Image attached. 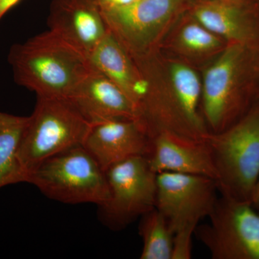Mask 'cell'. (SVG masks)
Returning <instances> with one entry per match:
<instances>
[{
	"instance_id": "obj_1",
	"label": "cell",
	"mask_w": 259,
	"mask_h": 259,
	"mask_svg": "<svg viewBox=\"0 0 259 259\" xmlns=\"http://www.w3.org/2000/svg\"><path fill=\"white\" fill-rule=\"evenodd\" d=\"M8 61L15 83L37 97L69 98L91 67L87 54L50 30L14 44Z\"/></svg>"
},
{
	"instance_id": "obj_2",
	"label": "cell",
	"mask_w": 259,
	"mask_h": 259,
	"mask_svg": "<svg viewBox=\"0 0 259 259\" xmlns=\"http://www.w3.org/2000/svg\"><path fill=\"white\" fill-rule=\"evenodd\" d=\"M221 196L251 203L259 181V104L221 132L205 139Z\"/></svg>"
},
{
	"instance_id": "obj_3",
	"label": "cell",
	"mask_w": 259,
	"mask_h": 259,
	"mask_svg": "<svg viewBox=\"0 0 259 259\" xmlns=\"http://www.w3.org/2000/svg\"><path fill=\"white\" fill-rule=\"evenodd\" d=\"M91 126L69 99L37 97L18 151L26 182L46 160L83 146Z\"/></svg>"
},
{
	"instance_id": "obj_4",
	"label": "cell",
	"mask_w": 259,
	"mask_h": 259,
	"mask_svg": "<svg viewBox=\"0 0 259 259\" xmlns=\"http://www.w3.org/2000/svg\"><path fill=\"white\" fill-rule=\"evenodd\" d=\"M27 182L63 203L101 207L110 197L105 171L83 146L46 160L29 174Z\"/></svg>"
},
{
	"instance_id": "obj_5",
	"label": "cell",
	"mask_w": 259,
	"mask_h": 259,
	"mask_svg": "<svg viewBox=\"0 0 259 259\" xmlns=\"http://www.w3.org/2000/svg\"><path fill=\"white\" fill-rule=\"evenodd\" d=\"M251 49L229 42L204 71L201 103L209 133L228 128L254 106L250 105V91L243 83Z\"/></svg>"
},
{
	"instance_id": "obj_6",
	"label": "cell",
	"mask_w": 259,
	"mask_h": 259,
	"mask_svg": "<svg viewBox=\"0 0 259 259\" xmlns=\"http://www.w3.org/2000/svg\"><path fill=\"white\" fill-rule=\"evenodd\" d=\"M209 222L194 234L213 259H259V212L250 202L221 196Z\"/></svg>"
},
{
	"instance_id": "obj_7",
	"label": "cell",
	"mask_w": 259,
	"mask_h": 259,
	"mask_svg": "<svg viewBox=\"0 0 259 259\" xmlns=\"http://www.w3.org/2000/svg\"><path fill=\"white\" fill-rule=\"evenodd\" d=\"M105 175L110 197L100 208L104 222L110 228H125L156 207L157 174L146 156L116 163Z\"/></svg>"
},
{
	"instance_id": "obj_8",
	"label": "cell",
	"mask_w": 259,
	"mask_h": 259,
	"mask_svg": "<svg viewBox=\"0 0 259 259\" xmlns=\"http://www.w3.org/2000/svg\"><path fill=\"white\" fill-rule=\"evenodd\" d=\"M185 0H139L102 10L107 28L134 59L147 57Z\"/></svg>"
},
{
	"instance_id": "obj_9",
	"label": "cell",
	"mask_w": 259,
	"mask_h": 259,
	"mask_svg": "<svg viewBox=\"0 0 259 259\" xmlns=\"http://www.w3.org/2000/svg\"><path fill=\"white\" fill-rule=\"evenodd\" d=\"M215 180L187 174H157L156 208L175 232L197 228L199 221L208 218L218 198Z\"/></svg>"
},
{
	"instance_id": "obj_10",
	"label": "cell",
	"mask_w": 259,
	"mask_h": 259,
	"mask_svg": "<svg viewBox=\"0 0 259 259\" xmlns=\"http://www.w3.org/2000/svg\"><path fill=\"white\" fill-rule=\"evenodd\" d=\"M151 139L134 119H113L92 125L83 147L100 167L107 168L136 156H146Z\"/></svg>"
},
{
	"instance_id": "obj_11",
	"label": "cell",
	"mask_w": 259,
	"mask_h": 259,
	"mask_svg": "<svg viewBox=\"0 0 259 259\" xmlns=\"http://www.w3.org/2000/svg\"><path fill=\"white\" fill-rule=\"evenodd\" d=\"M68 99L92 125L113 119L139 120L136 104L92 65Z\"/></svg>"
},
{
	"instance_id": "obj_12",
	"label": "cell",
	"mask_w": 259,
	"mask_h": 259,
	"mask_svg": "<svg viewBox=\"0 0 259 259\" xmlns=\"http://www.w3.org/2000/svg\"><path fill=\"white\" fill-rule=\"evenodd\" d=\"M146 157L156 174L173 172L215 180V169L206 141H196L171 133H160L151 138Z\"/></svg>"
},
{
	"instance_id": "obj_13",
	"label": "cell",
	"mask_w": 259,
	"mask_h": 259,
	"mask_svg": "<svg viewBox=\"0 0 259 259\" xmlns=\"http://www.w3.org/2000/svg\"><path fill=\"white\" fill-rule=\"evenodd\" d=\"M48 26L88 56L109 31L100 0H59Z\"/></svg>"
},
{
	"instance_id": "obj_14",
	"label": "cell",
	"mask_w": 259,
	"mask_h": 259,
	"mask_svg": "<svg viewBox=\"0 0 259 259\" xmlns=\"http://www.w3.org/2000/svg\"><path fill=\"white\" fill-rule=\"evenodd\" d=\"M95 69L119 87L136 104L147 93L149 81L143 76L133 56L109 30L89 54Z\"/></svg>"
},
{
	"instance_id": "obj_15",
	"label": "cell",
	"mask_w": 259,
	"mask_h": 259,
	"mask_svg": "<svg viewBox=\"0 0 259 259\" xmlns=\"http://www.w3.org/2000/svg\"><path fill=\"white\" fill-rule=\"evenodd\" d=\"M245 3L205 0L194 8V20L229 42L253 48L258 32Z\"/></svg>"
},
{
	"instance_id": "obj_16",
	"label": "cell",
	"mask_w": 259,
	"mask_h": 259,
	"mask_svg": "<svg viewBox=\"0 0 259 259\" xmlns=\"http://www.w3.org/2000/svg\"><path fill=\"white\" fill-rule=\"evenodd\" d=\"M28 117L0 112V189L26 182L18 158L19 148Z\"/></svg>"
},
{
	"instance_id": "obj_17",
	"label": "cell",
	"mask_w": 259,
	"mask_h": 259,
	"mask_svg": "<svg viewBox=\"0 0 259 259\" xmlns=\"http://www.w3.org/2000/svg\"><path fill=\"white\" fill-rule=\"evenodd\" d=\"M139 233L142 238L141 259H171L174 232L156 207L141 216Z\"/></svg>"
},
{
	"instance_id": "obj_18",
	"label": "cell",
	"mask_w": 259,
	"mask_h": 259,
	"mask_svg": "<svg viewBox=\"0 0 259 259\" xmlns=\"http://www.w3.org/2000/svg\"><path fill=\"white\" fill-rule=\"evenodd\" d=\"M177 44L182 51L192 55H206L223 47L222 38L198 22L185 24L179 32Z\"/></svg>"
},
{
	"instance_id": "obj_19",
	"label": "cell",
	"mask_w": 259,
	"mask_h": 259,
	"mask_svg": "<svg viewBox=\"0 0 259 259\" xmlns=\"http://www.w3.org/2000/svg\"><path fill=\"white\" fill-rule=\"evenodd\" d=\"M196 228L185 227L174 234L171 259H190L192 258V237Z\"/></svg>"
},
{
	"instance_id": "obj_20",
	"label": "cell",
	"mask_w": 259,
	"mask_h": 259,
	"mask_svg": "<svg viewBox=\"0 0 259 259\" xmlns=\"http://www.w3.org/2000/svg\"><path fill=\"white\" fill-rule=\"evenodd\" d=\"M21 0H0V20L12 8L18 5Z\"/></svg>"
},
{
	"instance_id": "obj_21",
	"label": "cell",
	"mask_w": 259,
	"mask_h": 259,
	"mask_svg": "<svg viewBox=\"0 0 259 259\" xmlns=\"http://www.w3.org/2000/svg\"><path fill=\"white\" fill-rule=\"evenodd\" d=\"M252 205L259 212V181L258 185L255 188L254 194H253V199H252Z\"/></svg>"
},
{
	"instance_id": "obj_22",
	"label": "cell",
	"mask_w": 259,
	"mask_h": 259,
	"mask_svg": "<svg viewBox=\"0 0 259 259\" xmlns=\"http://www.w3.org/2000/svg\"><path fill=\"white\" fill-rule=\"evenodd\" d=\"M207 1L227 2V3H245L246 0H207Z\"/></svg>"
}]
</instances>
